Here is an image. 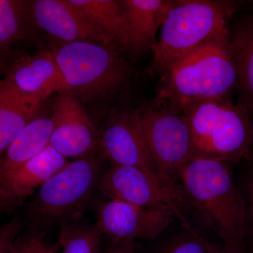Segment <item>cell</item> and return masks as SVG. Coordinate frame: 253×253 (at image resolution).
Listing matches in <instances>:
<instances>
[{"label":"cell","mask_w":253,"mask_h":253,"mask_svg":"<svg viewBox=\"0 0 253 253\" xmlns=\"http://www.w3.org/2000/svg\"><path fill=\"white\" fill-rule=\"evenodd\" d=\"M103 234L98 226L71 219L61 224L62 253H99Z\"/></svg>","instance_id":"21"},{"label":"cell","mask_w":253,"mask_h":253,"mask_svg":"<svg viewBox=\"0 0 253 253\" xmlns=\"http://www.w3.org/2000/svg\"><path fill=\"white\" fill-rule=\"evenodd\" d=\"M54 129L51 113L32 121L0 157V177L44 151L49 145Z\"/></svg>","instance_id":"18"},{"label":"cell","mask_w":253,"mask_h":253,"mask_svg":"<svg viewBox=\"0 0 253 253\" xmlns=\"http://www.w3.org/2000/svg\"><path fill=\"white\" fill-rule=\"evenodd\" d=\"M176 217L171 211L151 209L116 201L99 205L96 224L114 241L126 239H154Z\"/></svg>","instance_id":"11"},{"label":"cell","mask_w":253,"mask_h":253,"mask_svg":"<svg viewBox=\"0 0 253 253\" xmlns=\"http://www.w3.org/2000/svg\"><path fill=\"white\" fill-rule=\"evenodd\" d=\"M54 129L49 146L65 158L81 159L100 151V132L78 99L58 94L51 108ZM101 152V151H100Z\"/></svg>","instance_id":"9"},{"label":"cell","mask_w":253,"mask_h":253,"mask_svg":"<svg viewBox=\"0 0 253 253\" xmlns=\"http://www.w3.org/2000/svg\"><path fill=\"white\" fill-rule=\"evenodd\" d=\"M236 86L229 28L168 68L160 76L155 100L181 112L196 100L229 96Z\"/></svg>","instance_id":"2"},{"label":"cell","mask_w":253,"mask_h":253,"mask_svg":"<svg viewBox=\"0 0 253 253\" xmlns=\"http://www.w3.org/2000/svg\"><path fill=\"white\" fill-rule=\"evenodd\" d=\"M22 226L21 219L13 218L4 225L0 226V253H9L16 243V239Z\"/></svg>","instance_id":"23"},{"label":"cell","mask_w":253,"mask_h":253,"mask_svg":"<svg viewBox=\"0 0 253 253\" xmlns=\"http://www.w3.org/2000/svg\"><path fill=\"white\" fill-rule=\"evenodd\" d=\"M121 51H129V30L123 0H68Z\"/></svg>","instance_id":"17"},{"label":"cell","mask_w":253,"mask_h":253,"mask_svg":"<svg viewBox=\"0 0 253 253\" xmlns=\"http://www.w3.org/2000/svg\"><path fill=\"white\" fill-rule=\"evenodd\" d=\"M100 151L111 166H131L144 171L183 207L156 170L145 138L139 109L120 110L110 113L100 132Z\"/></svg>","instance_id":"8"},{"label":"cell","mask_w":253,"mask_h":253,"mask_svg":"<svg viewBox=\"0 0 253 253\" xmlns=\"http://www.w3.org/2000/svg\"><path fill=\"white\" fill-rule=\"evenodd\" d=\"M230 163L194 158L181 169L179 184L186 204L234 253H245L248 212Z\"/></svg>","instance_id":"1"},{"label":"cell","mask_w":253,"mask_h":253,"mask_svg":"<svg viewBox=\"0 0 253 253\" xmlns=\"http://www.w3.org/2000/svg\"><path fill=\"white\" fill-rule=\"evenodd\" d=\"M21 253H54L39 234L28 236L21 242H16Z\"/></svg>","instance_id":"24"},{"label":"cell","mask_w":253,"mask_h":253,"mask_svg":"<svg viewBox=\"0 0 253 253\" xmlns=\"http://www.w3.org/2000/svg\"><path fill=\"white\" fill-rule=\"evenodd\" d=\"M148 148L156 170L181 206L186 204L179 176L184 166L194 158L191 131L185 117L167 105L154 100L139 109Z\"/></svg>","instance_id":"7"},{"label":"cell","mask_w":253,"mask_h":253,"mask_svg":"<svg viewBox=\"0 0 253 253\" xmlns=\"http://www.w3.org/2000/svg\"><path fill=\"white\" fill-rule=\"evenodd\" d=\"M2 81L15 91L46 100L54 93L68 91L59 66L50 50L11 56Z\"/></svg>","instance_id":"12"},{"label":"cell","mask_w":253,"mask_h":253,"mask_svg":"<svg viewBox=\"0 0 253 253\" xmlns=\"http://www.w3.org/2000/svg\"><path fill=\"white\" fill-rule=\"evenodd\" d=\"M31 11L35 26L61 42H91L118 48L68 0L31 1Z\"/></svg>","instance_id":"13"},{"label":"cell","mask_w":253,"mask_h":253,"mask_svg":"<svg viewBox=\"0 0 253 253\" xmlns=\"http://www.w3.org/2000/svg\"></svg>","instance_id":"31"},{"label":"cell","mask_w":253,"mask_h":253,"mask_svg":"<svg viewBox=\"0 0 253 253\" xmlns=\"http://www.w3.org/2000/svg\"></svg>","instance_id":"30"},{"label":"cell","mask_w":253,"mask_h":253,"mask_svg":"<svg viewBox=\"0 0 253 253\" xmlns=\"http://www.w3.org/2000/svg\"><path fill=\"white\" fill-rule=\"evenodd\" d=\"M129 30V51L140 54L151 50L156 34L167 17L171 0H123Z\"/></svg>","instance_id":"15"},{"label":"cell","mask_w":253,"mask_h":253,"mask_svg":"<svg viewBox=\"0 0 253 253\" xmlns=\"http://www.w3.org/2000/svg\"><path fill=\"white\" fill-rule=\"evenodd\" d=\"M33 25L31 1L0 0V50L26 38Z\"/></svg>","instance_id":"20"},{"label":"cell","mask_w":253,"mask_h":253,"mask_svg":"<svg viewBox=\"0 0 253 253\" xmlns=\"http://www.w3.org/2000/svg\"><path fill=\"white\" fill-rule=\"evenodd\" d=\"M239 3L227 0H172L146 71L161 76L168 68L229 28Z\"/></svg>","instance_id":"3"},{"label":"cell","mask_w":253,"mask_h":253,"mask_svg":"<svg viewBox=\"0 0 253 253\" xmlns=\"http://www.w3.org/2000/svg\"><path fill=\"white\" fill-rule=\"evenodd\" d=\"M168 243L158 253H206L204 246L191 231Z\"/></svg>","instance_id":"22"},{"label":"cell","mask_w":253,"mask_h":253,"mask_svg":"<svg viewBox=\"0 0 253 253\" xmlns=\"http://www.w3.org/2000/svg\"><path fill=\"white\" fill-rule=\"evenodd\" d=\"M105 159L101 154L77 159L51 176L30 206L33 222L49 226L78 216L99 188Z\"/></svg>","instance_id":"6"},{"label":"cell","mask_w":253,"mask_h":253,"mask_svg":"<svg viewBox=\"0 0 253 253\" xmlns=\"http://www.w3.org/2000/svg\"><path fill=\"white\" fill-rule=\"evenodd\" d=\"M249 198L250 214H251V219H252L253 224V177L251 181H250L249 186Z\"/></svg>","instance_id":"28"},{"label":"cell","mask_w":253,"mask_h":253,"mask_svg":"<svg viewBox=\"0 0 253 253\" xmlns=\"http://www.w3.org/2000/svg\"><path fill=\"white\" fill-rule=\"evenodd\" d=\"M9 253H21L19 249L18 248L17 244H16V241L14 246H12V248H11V250H10Z\"/></svg>","instance_id":"29"},{"label":"cell","mask_w":253,"mask_h":253,"mask_svg":"<svg viewBox=\"0 0 253 253\" xmlns=\"http://www.w3.org/2000/svg\"><path fill=\"white\" fill-rule=\"evenodd\" d=\"M184 228H185L186 230L188 229V230L191 231V232L194 234L195 236L199 240L201 244L204 246L206 253H234L226 250L224 246H218V245L212 244V243L207 241V240L205 239L204 237H203L199 233H198L197 231L195 230L191 224H188V225L186 226Z\"/></svg>","instance_id":"25"},{"label":"cell","mask_w":253,"mask_h":253,"mask_svg":"<svg viewBox=\"0 0 253 253\" xmlns=\"http://www.w3.org/2000/svg\"><path fill=\"white\" fill-rule=\"evenodd\" d=\"M68 163L66 158L49 145L41 154L1 176L0 212H11L19 207Z\"/></svg>","instance_id":"14"},{"label":"cell","mask_w":253,"mask_h":253,"mask_svg":"<svg viewBox=\"0 0 253 253\" xmlns=\"http://www.w3.org/2000/svg\"><path fill=\"white\" fill-rule=\"evenodd\" d=\"M9 49L0 50V74L6 71L11 59Z\"/></svg>","instance_id":"27"},{"label":"cell","mask_w":253,"mask_h":253,"mask_svg":"<svg viewBox=\"0 0 253 253\" xmlns=\"http://www.w3.org/2000/svg\"><path fill=\"white\" fill-rule=\"evenodd\" d=\"M68 91L78 99L105 97L123 87L129 77V64L114 46L91 42L54 44L49 49Z\"/></svg>","instance_id":"5"},{"label":"cell","mask_w":253,"mask_h":253,"mask_svg":"<svg viewBox=\"0 0 253 253\" xmlns=\"http://www.w3.org/2000/svg\"><path fill=\"white\" fill-rule=\"evenodd\" d=\"M194 158L239 162L249 156L253 122L247 109L229 96L196 100L185 105Z\"/></svg>","instance_id":"4"},{"label":"cell","mask_w":253,"mask_h":253,"mask_svg":"<svg viewBox=\"0 0 253 253\" xmlns=\"http://www.w3.org/2000/svg\"><path fill=\"white\" fill-rule=\"evenodd\" d=\"M135 240L114 241V244L106 253H134L137 247Z\"/></svg>","instance_id":"26"},{"label":"cell","mask_w":253,"mask_h":253,"mask_svg":"<svg viewBox=\"0 0 253 253\" xmlns=\"http://www.w3.org/2000/svg\"><path fill=\"white\" fill-rule=\"evenodd\" d=\"M237 71L238 102L253 116V17L239 20L229 28ZM253 119V118H252Z\"/></svg>","instance_id":"19"},{"label":"cell","mask_w":253,"mask_h":253,"mask_svg":"<svg viewBox=\"0 0 253 253\" xmlns=\"http://www.w3.org/2000/svg\"><path fill=\"white\" fill-rule=\"evenodd\" d=\"M45 101L21 94L0 80V155L40 116Z\"/></svg>","instance_id":"16"},{"label":"cell","mask_w":253,"mask_h":253,"mask_svg":"<svg viewBox=\"0 0 253 253\" xmlns=\"http://www.w3.org/2000/svg\"><path fill=\"white\" fill-rule=\"evenodd\" d=\"M98 189L109 201L171 211L180 219L182 225L189 222L183 215L180 205L168 191L138 168L111 166L101 176Z\"/></svg>","instance_id":"10"}]
</instances>
